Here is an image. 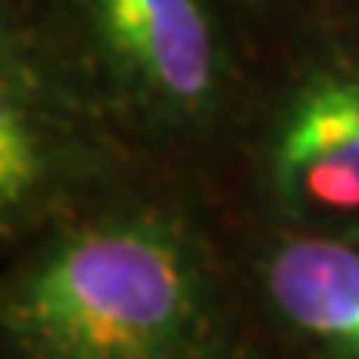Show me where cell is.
I'll return each mask as SVG.
<instances>
[{"mask_svg":"<svg viewBox=\"0 0 359 359\" xmlns=\"http://www.w3.org/2000/svg\"><path fill=\"white\" fill-rule=\"evenodd\" d=\"M120 74L147 100L196 114L219 83L217 37L200 0H90Z\"/></svg>","mask_w":359,"mask_h":359,"instance_id":"cell-2","label":"cell"},{"mask_svg":"<svg viewBox=\"0 0 359 359\" xmlns=\"http://www.w3.org/2000/svg\"><path fill=\"white\" fill-rule=\"evenodd\" d=\"M4 326L24 359H226L203 263L154 219L53 243L7 290Z\"/></svg>","mask_w":359,"mask_h":359,"instance_id":"cell-1","label":"cell"},{"mask_svg":"<svg viewBox=\"0 0 359 359\" xmlns=\"http://www.w3.org/2000/svg\"><path fill=\"white\" fill-rule=\"evenodd\" d=\"M286 203L359 213V74H323L296 93L273 147Z\"/></svg>","mask_w":359,"mask_h":359,"instance_id":"cell-3","label":"cell"},{"mask_svg":"<svg viewBox=\"0 0 359 359\" xmlns=\"http://www.w3.org/2000/svg\"><path fill=\"white\" fill-rule=\"evenodd\" d=\"M40 177V140L24 107L4 97L0 110V196L4 206L24 203V196L37 187Z\"/></svg>","mask_w":359,"mask_h":359,"instance_id":"cell-5","label":"cell"},{"mask_svg":"<svg viewBox=\"0 0 359 359\" xmlns=\"http://www.w3.org/2000/svg\"><path fill=\"white\" fill-rule=\"evenodd\" d=\"M266 293L323 359H359V246L316 236L280 246Z\"/></svg>","mask_w":359,"mask_h":359,"instance_id":"cell-4","label":"cell"}]
</instances>
